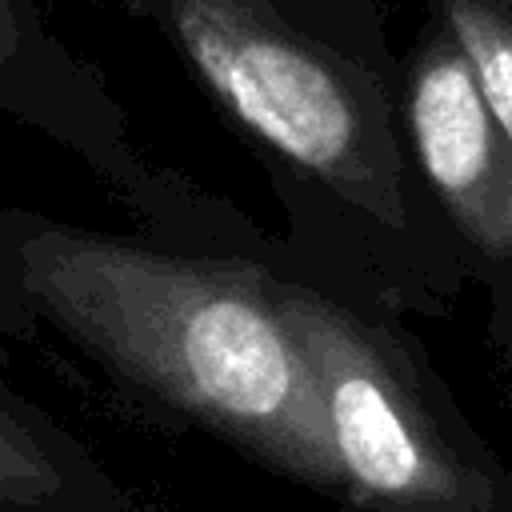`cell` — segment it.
<instances>
[{
	"label": "cell",
	"mask_w": 512,
	"mask_h": 512,
	"mask_svg": "<svg viewBox=\"0 0 512 512\" xmlns=\"http://www.w3.org/2000/svg\"><path fill=\"white\" fill-rule=\"evenodd\" d=\"M0 116L64 148L148 236L224 252H264L256 228L176 172L152 164L128 136V116L104 76L72 52L44 0H0Z\"/></svg>",
	"instance_id": "cell-4"
},
{
	"label": "cell",
	"mask_w": 512,
	"mask_h": 512,
	"mask_svg": "<svg viewBox=\"0 0 512 512\" xmlns=\"http://www.w3.org/2000/svg\"><path fill=\"white\" fill-rule=\"evenodd\" d=\"M464 48L476 84L512 144V0H424Z\"/></svg>",
	"instance_id": "cell-7"
},
{
	"label": "cell",
	"mask_w": 512,
	"mask_h": 512,
	"mask_svg": "<svg viewBox=\"0 0 512 512\" xmlns=\"http://www.w3.org/2000/svg\"><path fill=\"white\" fill-rule=\"evenodd\" d=\"M32 328H36V324H32V320H28L20 308H12V304L0 296V372L12 364L16 344H20V340H24Z\"/></svg>",
	"instance_id": "cell-8"
},
{
	"label": "cell",
	"mask_w": 512,
	"mask_h": 512,
	"mask_svg": "<svg viewBox=\"0 0 512 512\" xmlns=\"http://www.w3.org/2000/svg\"><path fill=\"white\" fill-rule=\"evenodd\" d=\"M0 512H140V504L76 432L0 384Z\"/></svg>",
	"instance_id": "cell-6"
},
{
	"label": "cell",
	"mask_w": 512,
	"mask_h": 512,
	"mask_svg": "<svg viewBox=\"0 0 512 512\" xmlns=\"http://www.w3.org/2000/svg\"><path fill=\"white\" fill-rule=\"evenodd\" d=\"M260 156L292 244L344 248L368 300L444 312L468 256L404 128V68L376 0H120Z\"/></svg>",
	"instance_id": "cell-1"
},
{
	"label": "cell",
	"mask_w": 512,
	"mask_h": 512,
	"mask_svg": "<svg viewBox=\"0 0 512 512\" xmlns=\"http://www.w3.org/2000/svg\"><path fill=\"white\" fill-rule=\"evenodd\" d=\"M280 304L312 364L344 512H512V472L472 428L420 340L280 256Z\"/></svg>",
	"instance_id": "cell-3"
},
{
	"label": "cell",
	"mask_w": 512,
	"mask_h": 512,
	"mask_svg": "<svg viewBox=\"0 0 512 512\" xmlns=\"http://www.w3.org/2000/svg\"><path fill=\"white\" fill-rule=\"evenodd\" d=\"M280 256L172 244L0 204V296L168 420L332 500L320 392Z\"/></svg>",
	"instance_id": "cell-2"
},
{
	"label": "cell",
	"mask_w": 512,
	"mask_h": 512,
	"mask_svg": "<svg viewBox=\"0 0 512 512\" xmlns=\"http://www.w3.org/2000/svg\"><path fill=\"white\" fill-rule=\"evenodd\" d=\"M400 68L404 128L416 168L452 224L468 268L512 264V144L464 48L448 24L428 12Z\"/></svg>",
	"instance_id": "cell-5"
}]
</instances>
